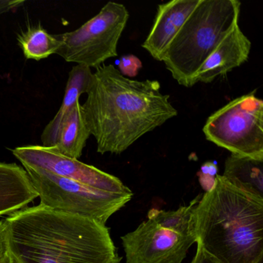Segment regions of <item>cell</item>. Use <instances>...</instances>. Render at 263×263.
Segmentation results:
<instances>
[{
	"instance_id": "obj_1",
	"label": "cell",
	"mask_w": 263,
	"mask_h": 263,
	"mask_svg": "<svg viewBox=\"0 0 263 263\" xmlns=\"http://www.w3.org/2000/svg\"><path fill=\"white\" fill-rule=\"evenodd\" d=\"M83 104L98 153L119 155L140 138L178 115L158 81H135L111 64L93 73Z\"/></svg>"
},
{
	"instance_id": "obj_2",
	"label": "cell",
	"mask_w": 263,
	"mask_h": 263,
	"mask_svg": "<svg viewBox=\"0 0 263 263\" xmlns=\"http://www.w3.org/2000/svg\"><path fill=\"white\" fill-rule=\"evenodd\" d=\"M10 256L18 263H121L110 229L90 218L43 204L4 220Z\"/></svg>"
},
{
	"instance_id": "obj_3",
	"label": "cell",
	"mask_w": 263,
	"mask_h": 263,
	"mask_svg": "<svg viewBox=\"0 0 263 263\" xmlns=\"http://www.w3.org/2000/svg\"><path fill=\"white\" fill-rule=\"evenodd\" d=\"M194 223L197 245L220 263H263V198L217 175Z\"/></svg>"
},
{
	"instance_id": "obj_4",
	"label": "cell",
	"mask_w": 263,
	"mask_h": 263,
	"mask_svg": "<svg viewBox=\"0 0 263 263\" xmlns=\"http://www.w3.org/2000/svg\"><path fill=\"white\" fill-rule=\"evenodd\" d=\"M240 12L238 0H200L163 57L166 69L180 85H195L201 66L238 25Z\"/></svg>"
},
{
	"instance_id": "obj_5",
	"label": "cell",
	"mask_w": 263,
	"mask_h": 263,
	"mask_svg": "<svg viewBox=\"0 0 263 263\" xmlns=\"http://www.w3.org/2000/svg\"><path fill=\"white\" fill-rule=\"evenodd\" d=\"M201 195L177 210H152L147 219L121 237L126 263H182L197 241L194 212Z\"/></svg>"
},
{
	"instance_id": "obj_6",
	"label": "cell",
	"mask_w": 263,
	"mask_h": 263,
	"mask_svg": "<svg viewBox=\"0 0 263 263\" xmlns=\"http://www.w3.org/2000/svg\"><path fill=\"white\" fill-rule=\"evenodd\" d=\"M41 199L53 210L90 218L106 224L133 197V192L116 193L95 189L58 176L42 169L24 167Z\"/></svg>"
},
{
	"instance_id": "obj_7",
	"label": "cell",
	"mask_w": 263,
	"mask_h": 263,
	"mask_svg": "<svg viewBox=\"0 0 263 263\" xmlns=\"http://www.w3.org/2000/svg\"><path fill=\"white\" fill-rule=\"evenodd\" d=\"M256 90L232 100L208 118L206 139L234 155L263 161V101Z\"/></svg>"
},
{
	"instance_id": "obj_8",
	"label": "cell",
	"mask_w": 263,
	"mask_h": 263,
	"mask_svg": "<svg viewBox=\"0 0 263 263\" xmlns=\"http://www.w3.org/2000/svg\"><path fill=\"white\" fill-rule=\"evenodd\" d=\"M128 19L124 5L107 3L79 28L58 35L61 47L56 54L67 62L98 69L118 56V42Z\"/></svg>"
},
{
	"instance_id": "obj_9",
	"label": "cell",
	"mask_w": 263,
	"mask_h": 263,
	"mask_svg": "<svg viewBox=\"0 0 263 263\" xmlns=\"http://www.w3.org/2000/svg\"><path fill=\"white\" fill-rule=\"evenodd\" d=\"M24 167L42 169L58 176L86 185L116 193H128L130 189L119 178L78 159L68 158L53 147L27 145L12 150Z\"/></svg>"
},
{
	"instance_id": "obj_10",
	"label": "cell",
	"mask_w": 263,
	"mask_h": 263,
	"mask_svg": "<svg viewBox=\"0 0 263 263\" xmlns=\"http://www.w3.org/2000/svg\"><path fill=\"white\" fill-rule=\"evenodd\" d=\"M200 0H172L158 6L156 16L142 47L162 62L163 57Z\"/></svg>"
},
{
	"instance_id": "obj_11",
	"label": "cell",
	"mask_w": 263,
	"mask_h": 263,
	"mask_svg": "<svg viewBox=\"0 0 263 263\" xmlns=\"http://www.w3.org/2000/svg\"><path fill=\"white\" fill-rule=\"evenodd\" d=\"M252 43L236 25L221 41L201 66L195 78L198 82L209 84L242 65L249 59Z\"/></svg>"
},
{
	"instance_id": "obj_12",
	"label": "cell",
	"mask_w": 263,
	"mask_h": 263,
	"mask_svg": "<svg viewBox=\"0 0 263 263\" xmlns=\"http://www.w3.org/2000/svg\"><path fill=\"white\" fill-rule=\"evenodd\" d=\"M38 198L28 174L15 163L0 162V215L27 208Z\"/></svg>"
},
{
	"instance_id": "obj_13",
	"label": "cell",
	"mask_w": 263,
	"mask_h": 263,
	"mask_svg": "<svg viewBox=\"0 0 263 263\" xmlns=\"http://www.w3.org/2000/svg\"><path fill=\"white\" fill-rule=\"evenodd\" d=\"M92 76L91 69L87 66L77 64L70 70L61 107L53 120L46 126L41 135L43 146L53 147L56 144L63 122L79 102L80 97L83 93H87L91 82Z\"/></svg>"
},
{
	"instance_id": "obj_14",
	"label": "cell",
	"mask_w": 263,
	"mask_h": 263,
	"mask_svg": "<svg viewBox=\"0 0 263 263\" xmlns=\"http://www.w3.org/2000/svg\"><path fill=\"white\" fill-rule=\"evenodd\" d=\"M221 176L235 187L263 198V161L232 154Z\"/></svg>"
},
{
	"instance_id": "obj_15",
	"label": "cell",
	"mask_w": 263,
	"mask_h": 263,
	"mask_svg": "<svg viewBox=\"0 0 263 263\" xmlns=\"http://www.w3.org/2000/svg\"><path fill=\"white\" fill-rule=\"evenodd\" d=\"M90 135L79 101L63 122L53 147L64 156L79 159Z\"/></svg>"
},
{
	"instance_id": "obj_16",
	"label": "cell",
	"mask_w": 263,
	"mask_h": 263,
	"mask_svg": "<svg viewBox=\"0 0 263 263\" xmlns=\"http://www.w3.org/2000/svg\"><path fill=\"white\" fill-rule=\"evenodd\" d=\"M18 45L27 60L41 61L56 54L61 47L58 35L50 34L41 24L30 25L18 34Z\"/></svg>"
},
{
	"instance_id": "obj_17",
	"label": "cell",
	"mask_w": 263,
	"mask_h": 263,
	"mask_svg": "<svg viewBox=\"0 0 263 263\" xmlns=\"http://www.w3.org/2000/svg\"><path fill=\"white\" fill-rule=\"evenodd\" d=\"M118 68L123 76L134 78L138 75L139 70L142 68V63L135 55H124L120 59Z\"/></svg>"
},
{
	"instance_id": "obj_18",
	"label": "cell",
	"mask_w": 263,
	"mask_h": 263,
	"mask_svg": "<svg viewBox=\"0 0 263 263\" xmlns=\"http://www.w3.org/2000/svg\"><path fill=\"white\" fill-rule=\"evenodd\" d=\"M10 258L4 221H0V263H7Z\"/></svg>"
},
{
	"instance_id": "obj_19",
	"label": "cell",
	"mask_w": 263,
	"mask_h": 263,
	"mask_svg": "<svg viewBox=\"0 0 263 263\" xmlns=\"http://www.w3.org/2000/svg\"><path fill=\"white\" fill-rule=\"evenodd\" d=\"M191 263H220L212 255L206 252L199 245H197V252Z\"/></svg>"
},
{
	"instance_id": "obj_20",
	"label": "cell",
	"mask_w": 263,
	"mask_h": 263,
	"mask_svg": "<svg viewBox=\"0 0 263 263\" xmlns=\"http://www.w3.org/2000/svg\"><path fill=\"white\" fill-rule=\"evenodd\" d=\"M24 3L23 0H0V14L18 8Z\"/></svg>"
},
{
	"instance_id": "obj_21",
	"label": "cell",
	"mask_w": 263,
	"mask_h": 263,
	"mask_svg": "<svg viewBox=\"0 0 263 263\" xmlns=\"http://www.w3.org/2000/svg\"><path fill=\"white\" fill-rule=\"evenodd\" d=\"M7 263H18L17 261H16V260L13 259V258H12L11 256L10 255V258H9L8 262Z\"/></svg>"
}]
</instances>
